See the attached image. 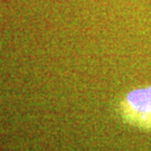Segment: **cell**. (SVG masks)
Listing matches in <instances>:
<instances>
[{"label": "cell", "mask_w": 151, "mask_h": 151, "mask_svg": "<svg viewBox=\"0 0 151 151\" xmlns=\"http://www.w3.org/2000/svg\"><path fill=\"white\" fill-rule=\"evenodd\" d=\"M119 111L127 123L151 131V85L128 92L120 101Z\"/></svg>", "instance_id": "1"}]
</instances>
